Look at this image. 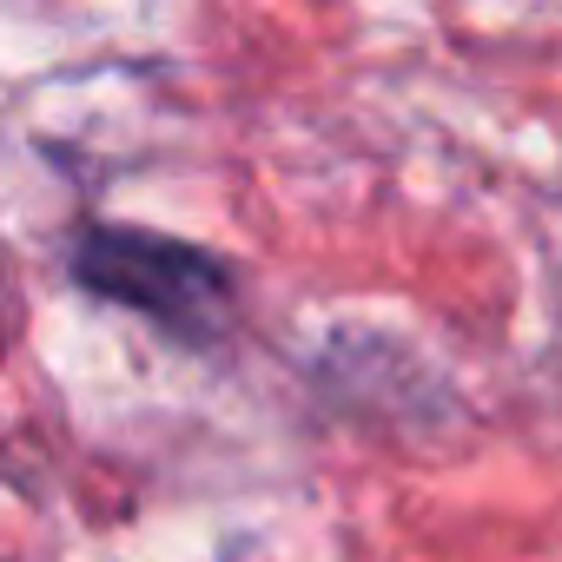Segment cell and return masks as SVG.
I'll return each instance as SVG.
<instances>
[{"label":"cell","mask_w":562,"mask_h":562,"mask_svg":"<svg viewBox=\"0 0 562 562\" xmlns=\"http://www.w3.org/2000/svg\"><path fill=\"white\" fill-rule=\"evenodd\" d=\"M74 278L87 292L133 305L139 318H153L172 338H218L232 325V278L212 251L159 238V232H133V225H100L74 245Z\"/></svg>","instance_id":"6da1fadb"}]
</instances>
